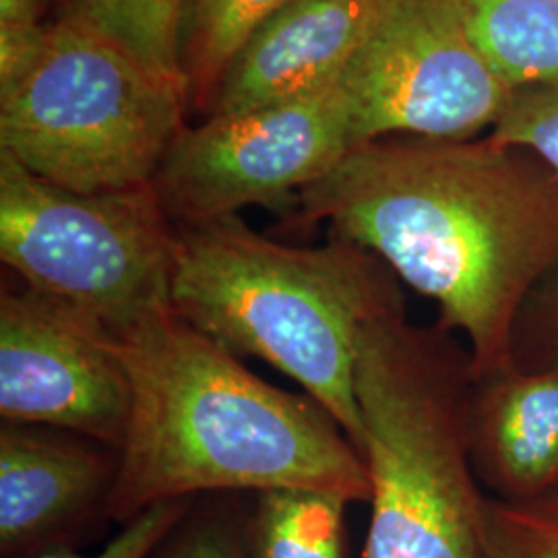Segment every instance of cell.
Wrapping results in <instances>:
<instances>
[{
    "label": "cell",
    "mask_w": 558,
    "mask_h": 558,
    "mask_svg": "<svg viewBox=\"0 0 558 558\" xmlns=\"http://www.w3.org/2000/svg\"><path fill=\"white\" fill-rule=\"evenodd\" d=\"M468 348L408 304L364 325L356 403L371 480L360 558H486V502L468 435Z\"/></svg>",
    "instance_id": "cell-4"
},
{
    "label": "cell",
    "mask_w": 558,
    "mask_h": 558,
    "mask_svg": "<svg viewBox=\"0 0 558 558\" xmlns=\"http://www.w3.org/2000/svg\"><path fill=\"white\" fill-rule=\"evenodd\" d=\"M119 451L46 426L0 428V555L32 558L106 515Z\"/></svg>",
    "instance_id": "cell-10"
},
{
    "label": "cell",
    "mask_w": 558,
    "mask_h": 558,
    "mask_svg": "<svg viewBox=\"0 0 558 558\" xmlns=\"http://www.w3.org/2000/svg\"><path fill=\"white\" fill-rule=\"evenodd\" d=\"M474 40L513 92L558 83V0H463Z\"/></svg>",
    "instance_id": "cell-13"
},
{
    "label": "cell",
    "mask_w": 558,
    "mask_h": 558,
    "mask_svg": "<svg viewBox=\"0 0 558 558\" xmlns=\"http://www.w3.org/2000/svg\"><path fill=\"white\" fill-rule=\"evenodd\" d=\"M513 364L521 368L558 366V263L539 279L519 313Z\"/></svg>",
    "instance_id": "cell-19"
},
{
    "label": "cell",
    "mask_w": 558,
    "mask_h": 558,
    "mask_svg": "<svg viewBox=\"0 0 558 558\" xmlns=\"http://www.w3.org/2000/svg\"><path fill=\"white\" fill-rule=\"evenodd\" d=\"M296 203L430 300L474 377L513 364L519 313L558 263V174L532 151L490 135L371 141Z\"/></svg>",
    "instance_id": "cell-1"
},
{
    "label": "cell",
    "mask_w": 558,
    "mask_h": 558,
    "mask_svg": "<svg viewBox=\"0 0 558 558\" xmlns=\"http://www.w3.org/2000/svg\"><path fill=\"white\" fill-rule=\"evenodd\" d=\"M189 106L180 83L59 17L40 57L0 92V151L80 193L147 186Z\"/></svg>",
    "instance_id": "cell-5"
},
{
    "label": "cell",
    "mask_w": 558,
    "mask_h": 558,
    "mask_svg": "<svg viewBox=\"0 0 558 558\" xmlns=\"http://www.w3.org/2000/svg\"><path fill=\"white\" fill-rule=\"evenodd\" d=\"M180 11L182 0H64L60 20L112 41L156 75L184 87L179 64Z\"/></svg>",
    "instance_id": "cell-16"
},
{
    "label": "cell",
    "mask_w": 558,
    "mask_h": 558,
    "mask_svg": "<svg viewBox=\"0 0 558 558\" xmlns=\"http://www.w3.org/2000/svg\"><path fill=\"white\" fill-rule=\"evenodd\" d=\"M486 558H558V490L525 502H486Z\"/></svg>",
    "instance_id": "cell-17"
},
{
    "label": "cell",
    "mask_w": 558,
    "mask_h": 558,
    "mask_svg": "<svg viewBox=\"0 0 558 558\" xmlns=\"http://www.w3.org/2000/svg\"><path fill=\"white\" fill-rule=\"evenodd\" d=\"M46 0H0V32L41 29V9Z\"/></svg>",
    "instance_id": "cell-22"
},
{
    "label": "cell",
    "mask_w": 558,
    "mask_h": 558,
    "mask_svg": "<svg viewBox=\"0 0 558 558\" xmlns=\"http://www.w3.org/2000/svg\"><path fill=\"white\" fill-rule=\"evenodd\" d=\"M177 226L151 184L80 193L0 151V259L114 333L170 306Z\"/></svg>",
    "instance_id": "cell-6"
},
{
    "label": "cell",
    "mask_w": 558,
    "mask_h": 558,
    "mask_svg": "<svg viewBox=\"0 0 558 558\" xmlns=\"http://www.w3.org/2000/svg\"><path fill=\"white\" fill-rule=\"evenodd\" d=\"M470 453L493 499L525 502L558 490V366H505L476 377Z\"/></svg>",
    "instance_id": "cell-12"
},
{
    "label": "cell",
    "mask_w": 558,
    "mask_h": 558,
    "mask_svg": "<svg viewBox=\"0 0 558 558\" xmlns=\"http://www.w3.org/2000/svg\"><path fill=\"white\" fill-rule=\"evenodd\" d=\"M288 0H182L179 64L189 104L207 110L228 64Z\"/></svg>",
    "instance_id": "cell-15"
},
{
    "label": "cell",
    "mask_w": 558,
    "mask_h": 558,
    "mask_svg": "<svg viewBox=\"0 0 558 558\" xmlns=\"http://www.w3.org/2000/svg\"><path fill=\"white\" fill-rule=\"evenodd\" d=\"M393 271L348 240L290 246L239 216L177 226L170 308L236 356L296 380L362 447L356 359L366 323L405 304Z\"/></svg>",
    "instance_id": "cell-3"
},
{
    "label": "cell",
    "mask_w": 558,
    "mask_h": 558,
    "mask_svg": "<svg viewBox=\"0 0 558 558\" xmlns=\"http://www.w3.org/2000/svg\"><path fill=\"white\" fill-rule=\"evenodd\" d=\"M356 147L341 81L259 110L184 126L151 182L174 226L279 207L329 174Z\"/></svg>",
    "instance_id": "cell-8"
},
{
    "label": "cell",
    "mask_w": 558,
    "mask_h": 558,
    "mask_svg": "<svg viewBox=\"0 0 558 558\" xmlns=\"http://www.w3.org/2000/svg\"><path fill=\"white\" fill-rule=\"evenodd\" d=\"M119 350L131 414L106 518L228 490L371 500L364 459L320 403L260 379L170 306L119 336Z\"/></svg>",
    "instance_id": "cell-2"
},
{
    "label": "cell",
    "mask_w": 558,
    "mask_h": 558,
    "mask_svg": "<svg viewBox=\"0 0 558 558\" xmlns=\"http://www.w3.org/2000/svg\"><path fill=\"white\" fill-rule=\"evenodd\" d=\"M350 500L313 488L257 493L246 521L248 558H345Z\"/></svg>",
    "instance_id": "cell-14"
},
{
    "label": "cell",
    "mask_w": 558,
    "mask_h": 558,
    "mask_svg": "<svg viewBox=\"0 0 558 558\" xmlns=\"http://www.w3.org/2000/svg\"><path fill=\"white\" fill-rule=\"evenodd\" d=\"M375 0H288L228 64L207 117L296 100L341 77Z\"/></svg>",
    "instance_id": "cell-11"
},
{
    "label": "cell",
    "mask_w": 558,
    "mask_h": 558,
    "mask_svg": "<svg viewBox=\"0 0 558 558\" xmlns=\"http://www.w3.org/2000/svg\"><path fill=\"white\" fill-rule=\"evenodd\" d=\"M488 135L532 151L558 174V83L515 92Z\"/></svg>",
    "instance_id": "cell-18"
},
{
    "label": "cell",
    "mask_w": 558,
    "mask_h": 558,
    "mask_svg": "<svg viewBox=\"0 0 558 558\" xmlns=\"http://www.w3.org/2000/svg\"><path fill=\"white\" fill-rule=\"evenodd\" d=\"M339 81L356 147L391 137L478 140L515 94L482 54L463 0H375Z\"/></svg>",
    "instance_id": "cell-7"
},
{
    "label": "cell",
    "mask_w": 558,
    "mask_h": 558,
    "mask_svg": "<svg viewBox=\"0 0 558 558\" xmlns=\"http://www.w3.org/2000/svg\"><path fill=\"white\" fill-rule=\"evenodd\" d=\"M191 499L158 502L122 523V530L96 555H80L71 548L48 550L32 558H151L186 519Z\"/></svg>",
    "instance_id": "cell-20"
},
{
    "label": "cell",
    "mask_w": 558,
    "mask_h": 558,
    "mask_svg": "<svg viewBox=\"0 0 558 558\" xmlns=\"http://www.w3.org/2000/svg\"><path fill=\"white\" fill-rule=\"evenodd\" d=\"M174 534L163 558H248L246 534L228 519L201 518Z\"/></svg>",
    "instance_id": "cell-21"
},
{
    "label": "cell",
    "mask_w": 558,
    "mask_h": 558,
    "mask_svg": "<svg viewBox=\"0 0 558 558\" xmlns=\"http://www.w3.org/2000/svg\"><path fill=\"white\" fill-rule=\"evenodd\" d=\"M131 383L119 338L100 320L21 283L0 292V418L119 451Z\"/></svg>",
    "instance_id": "cell-9"
}]
</instances>
